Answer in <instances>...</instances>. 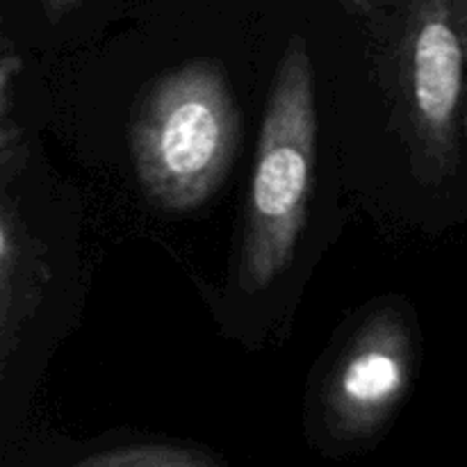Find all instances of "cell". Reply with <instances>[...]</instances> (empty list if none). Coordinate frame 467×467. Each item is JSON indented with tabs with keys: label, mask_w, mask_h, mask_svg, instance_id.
Wrapping results in <instances>:
<instances>
[{
	"label": "cell",
	"mask_w": 467,
	"mask_h": 467,
	"mask_svg": "<svg viewBox=\"0 0 467 467\" xmlns=\"http://www.w3.org/2000/svg\"><path fill=\"white\" fill-rule=\"evenodd\" d=\"M315 150V68L304 36H292L269 87L246 201L240 254L246 292L269 287L295 260L313 194Z\"/></svg>",
	"instance_id": "3"
},
{
	"label": "cell",
	"mask_w": 467,
	"mask_h": 467,
	"mask_svg": "<svg viewBox=\"0 0 467 467\" xmlns=\"http://www.w3.org/2000/svg\"><path fill=\"white\" fill-rule=\"evenodd\" d=\"M23 57L9 39L0 50V190H9L21 178L27 164V141L21 123L14 119V96Z\"/></svg>",
	"instance_id": "6"
},
{
	"label": "cell",
	"mask_w": 467,
	"mask_h": 467,
	"mask_svg": "<svg viewBox=\"0 0 467 467\" xmlns=\"http://www.w3.org/2000/svg\"><path fill=\"white\" fill-rule=\"evenodd\" d=\"M50 281L48 246L27 226L12 187L0 190V374L35 322Z\"/></svg>",
	"instance_id": "5"
},
{
	"label": "cell",
	"mask_w": 467,
	"mask_h": 467,
	"mask_svg": "<svg viewBox=\"0 0 467 467\" xmlns=\"http://www.w3.org/2000/svg\"><path fill=\"white\" fill-rule=\"evenodd\" d=\"M82 3H85V0H41L48 23H59L62 18H67L68 14L76 12Z\"/></svg>",
	"instance_id": "8"
},
{
	"label": "cell",
	"mask_w": 467,
	"mask_h": 467,
	"mask_svg": "<svg viewBox=\"0 0 467 467\" xmlns=\"http://www.w3.org/2000/svg\"><path fill=\"white\" fill-rule=\"evenodd\" d=\"M415 368V340L400 308H379L356 328L322 390L324 418L337 438L372 436L400 409Z\"/></svg>",
	"instance_id": "4"
},
{
	"label": "cell",
	"mask_w": 467,
	"mask_h": 467,
	"mask_svg": "<svg viewBox=\"0 0 467 467\" xmlns=\"http://www.w3.org/2000/svg\"><path fill=\"white\" fill-rule=\"evenodd\" d=\"M336 3L340 5L347 14L360 16L363 21L374 12V7H377V0H336Z\"/></svg>",
	"instance_id": "9"
},
{
	"label": "cell",
	"mask_w": 467,
	"mask_h": 467,
	"mask_svg": "<svg viewBox=\"0 0 467 467\" xmlns=\"http://www.w3.org/2000/svg\"><path fill=\"white\" fill-rule=\"evenodd\" d=\"M377 3H379V0H377Z\"/></svg>",
	"instance_id": "10"
},
{
	"label": "cell",
	"mask_w": 467,
	"mask_h": 467,
	"mask_svg": "<svg viewBox=\"0 0 467 467\" xmlns=\"http://www.w3.org/2000/svg\"><path fill=\"white\" fill-rule=\"evenodd\" d=\"M240 144V109L222 64L187 62L144 87L130 119V155L146 199L169 213L201 208Z\"/></svg>",
	"instance_id": "2"
},
{
	"label": "cell",
	"mask_w": 467,
	"mask_h": 467,
	"mask_svg": "<svg viewBox=\"0 0 467 467\" xmlns=\"http://www.w3.org/2000/svg\"><path fill=\"white\" fill-rule=\"evenodd\" d=\"M219 459L190 442H135L78 461L80 467H214Z\"/></svg>",
	"instance_id": "7"
},
{
	"label": "cell",
	"mask_w": 467,
	"mask_h": 467,
	"mask_svg": "<svg viewBox=\"0 0 467 467\" xmlns=\"http://www.w3.org/2000/svg\"><path fill=\"white\" fill-rule=\"evenodd\" d=\"M365 23L379 85L415 178L445 182L461 158L467 0H379Z\"/></svg>",
	"instance_id": "1"
}]
</instances>
